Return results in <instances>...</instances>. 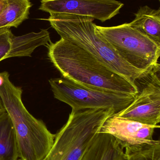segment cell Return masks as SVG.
Here are the masks:
<instances>
[{
	"label": "cell",
	"instance_id": "cell-1",
	"mask_svg": "<svg viewBox=\"0 0 160 160\" xmlns=\"http://www.w3.org/2000/svg\"><path fill=\"white\" fill-rule=\"evenodd\" d=\"M48 56L63 78L92 89L135 96L133 81L111 70L74 43L61 38L48 45Z\"/></svg>",
	"mask_w": 160,
	"mask_h": 160
},
{
	"label": "cell",
	"instance_id": "cell-5",
	"mask_svg": "<svg viewBox=\"0 0 160 160\" xmlns=\"http://www.w3.org/2000/svg\"><path fill=\"white\" fill-rule=\"evenodd\" d=\"M95 31L133 67L148 73L160 67V45L129 23L111 27L95 25Z\"/></svg>",
	"mask_w": 160,
	"mask_h": 160
},
{
	"label": "cell",
	"instance_id": "cell-18",
	"mask_svg": "<svg viewBox=\"0 0 160 160\" xmlns=\"http://www.w3.org/2000/svg\"><path fill=\"white\" fill-rule=\"evenodd\" d=\"M8 0H0V13L7 4Z\"/></svg>",
	"mask_w": 160,
	"mask_h": 160
},
{
	"label": "cell",
	"instance_id": "cell-19",
	"mask_svg": "<svg viewBox=\"0 0 160 160\" xmlns=\"http://www.w3.org/2000/svg\"><path fill=\"white\" fill-rule=\"evenodd\" d=\"M5 112H6L2 100H1V98H0V114L2 113Z\"/></svg>",
	"mask_w": 160,
	"mask_h": 160
},
{
	"label": "cell",
	"instance_id": "cell-9",
	"mask_svg": "<svg viewBox=\"0 0 160 160\" xmlns=\"http://www.w3.org/2000/svg\"><path fill=\"white\" fill-rule=\"evenodd\" d=\"M160 126L146 125L113 115L104 122L99 133L113 136L124 148L150 144L156 142L153 136Z\"/></svg>",
	"mask_w": 160,
	"mask_h": 160
},
{
	"label": "cell",
	"instance_id": "cell-6",
	"mask_svg": "<svg viewBox=\"0 0 160 160\" xmlns=\"http://www.w3.org/2000/svg\"><path fill=\"white\" fill-rule=\"evenodd\" d=\"M49 82L54 98L68 104L72 110L113 108L117 113L127 107L134 98L85 87L63 77L50 79Z\"/></svg>",
	"mask_w": 160,
	"mask_h": 160
},
{
	"label": "cell",
	"instance_id": "cell-16",
	"mask_svg": "<svg viewBox=\"0 0 160 160\" xmlns=\"http://www.w3.org/2000/svg\"><path fill=\"white\" fill-rule=\"evenodd\" d=\"M13 35L10 28H0V62L7 59L11 49Z\"/></svg>",
	"mask_w": 160,
	"mask_h": 160
},
{
	"label": "cell",
	"instance_id": "cell-10",
	"mask_svg": "<svg viewBox=\"0 0 160 160\" xmlns=\"http://www.w3.org/2000/svg\"><path fill=\"white\" fill-rule=\"evenodd\" d=\"M124 149L113 136L99 133L80 160H128Z\"/></svg>",
	"mask_w": 160,
	"mask_h": 160
},
{
	"label": "cell",
	"instance_id": "cell-2",
	"mask_svg": "<svg viewBox=\"0 0 160 160\" xmlns=\"http://www.w3.org/2000/svg\"><path fill=\"white\" fill-rule=\"evenodd\" d=\"M61 38L85 50L100 62L135 82L149 72L133 67L124 61L104 38L97 33L94 19L84 16L52 14L47 19Z\"/></svg>",
	"mask_w": 160,
	"mask_h": 160
},
{
	"label": "cell",
	"instance_id": "cell-12",
	"mask_svg": "<svg viewBox=\"0 0 160 160\" xmlns=\"http://www.w3.org/2000/svg\"><path fill=\"white\" fill-rule=\"evenodd\" d=\"M129 24L160 45V9L141 7Z\"/></svg>",
	"mask_w": 160,
	"mask_h": 160
},
{
	"label": "cell",
	"instance_id": "cell-3",
	"mask_svg": "<svg viewBox=\"0 0 160 160\" xmlns=\"http://www.w3.org/2000/svg\"><path fill=\"white\" fill-rule=\"evenodd\" d=\"M9 77L8 73L0 87V98L14 128L19 157L22 160H42L52 147L55 134L28 112L22 100V89L14 85Z\"/></svg>",
	"mask_w": 160,
	"mask_h": 160
},
{
	"label": "cell",
	"instance_id": "cell-8",
	"mask_svg": "<svg viewBox=\"0 0 160 160\" xmlns=\"http://www.w3.org/2000/svg\"><path fill=\"white\" fill-rule=\"evenodd\" d=\"M123 6L116 0H41L39 9L50 15L84 16L104 22L119 14Z\"/></svg>",
	"mask_w": 160,
	"mask_h": 160
},
{
	"label": "cell",
	"instance_id": "cell-20",
	"mask_svg": "<svg viewBox=\"0 0 160 160\" xmlns=\"http://www.w3.org/2000/svg\"><path fill=\"white\" fill-rule=\"evenodd\" d=\"M20 160H22L20 159Z\"/></svg>",
	"mask_w": 160,
	"mask_h": 160
},
{
	"label": "cell",
	"instance_id": "cell-17",
	"mask_svg": "<svg viewBox=\"0 0 160 160\" xmlns=\"http://www.w3.org/2000/svg\"><path fill=\"white\" fill-rule=\"evenodd\" d=\"M8 73V72H6V71L0 73V87L2 86L3 84L6 76Z\"/></svg>",
	"mask_w": 160,
	"mask_h": 160
},
{
	"label": "cell",
	"instance_id": "cell-11",
	"mask_svg": "<svg viewBox=\"0 0 160 160\" xmlns=\"http://www.w3.org/2000/svg\"><path fill=\"white\" fill-rule=\"evenodd\" d=\"M49 31L42 29L38 32H31L20 36L13 35L11 38L10 52L7 57H24L31 56L38 47L48 46L51 43Z\"/></svg>",
	"mask_w": 160,
	"mask_h": 160
},
{
	"label": "cell",
	"instance_id": "cell-14",
	"mask_svg": "<svg viewBox=\"0 0 160 160\" xmlns=\"http://www.w3.org/2000/svg\"><path fill=\"white\" fill-rule=\"evenodd\" d=\"M32 6L30 0H8L0 13V28L18 27L28 18Z\"/></svg>",
	"mask_w": 160,
	"mask_h": 160
},
{
	"label": "cell",
	"instance_id": "cell-7",
	"mask_svg": "<svg viewBox=\"0 0 160 160\" xmlns=\"http://www.w3.org/2000/svg\"><path fill=\"white\" fill-rule=\"evenodd\" d=\"M160 67L135 81L138 92L132 102L115 115L150 126L160 122Z\"/></svg>",
	"mask_w": 160,
	"mask_h": 160
},
{
	"label": "cell",
	"instance_id": "cell-4",
	"mask_svg": "<svg viewBox=\"0 0 160 160\" xmlns=\"http://www.w3.org/2000/svg\"><path fill=\"white\" fill-rule=\"evenodd\" d=\"M116 113L113 108L72 110L42 160H80L105 121Z\"/></svg>",
	"mask_w": 160,
	"mask_h": 160
},
{
	"label": "cell",
	"instance_id": "cell-15",
	"mask_svg": "<svg viewBox=\"0 0 160 160\" xmlns=\"http://www.w3.org/2000/svg\"><path fill=\"white\" fill-rule=\"evenodd\" d=\"M128 160H160V142L126 148Z\"/></svg>",
	"mask_w": 160,
	"mask_h": 160
},
{
	"label": "cell",
	"instance_id": "cell-13",
	"mask_svg": "<svg viewBox=\"0 0 160 160\" xmlns=\"http://www.w3.org/2000/svg\"><path fill=\"white\" fill-rule=\"evenodd\" d=\"M15 131L6 112L0 114V160H18Z\"/></svg>",
	"mask_w": 160,
	"mask_h": 160
}]
</instances>
